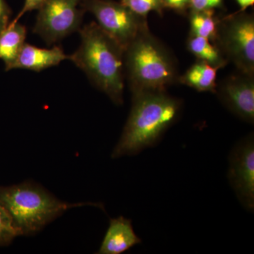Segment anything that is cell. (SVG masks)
Segmentation results:
<instances>
[{
	"label": "cell",
	"instance_id": "cell-1",
	"mask_svg": "<svg viewBox=\"0 0 254 254\" xmlns=\"http://www.w3.org/2000/svg\"><path fill=\"white\" fill-rule=\"evenodd\" d=\"M129 116L112 158L138 154L156 144L181 115L182 101L166 90L133 92Z\"/></svg>",
	"mask_w": 254,
	"mask_h": 254
},
{
	"label": "cell",
	"instance_id": "cell-2",
	"mask_svg": "<svg viewBox=\"0 0 254 254\" xmlns=\"http://www.w3.org/2000/svg\"><path fill=\"white\" fill-rule=\"evenodd\" d=\"M81 45L69 60L116 105L123 104L125 49L93 21L79 30Z\"/></svg>",
	"mask_w": 254,
	"mask_h": 254
},
{
	"label": "cell",
	"instance_id": "cell-3",
	"mask_svg": "<svg viewBox=\"0 0 254 254\" xmlns=\"http://www.w3.org/2000/svg\"><path fill=\"white\" fill-rule=\"evenodd\" d=\"M0 204L9 213L19 236L41 232L65 211L76 207L98 203H70L62 201L41 185L27 181L11 187H0Z\"/></svg>",
	"mask_w": 254,
	"mask_h": 254
},
{
	"label": "cell",
	"instance_id": "cell-4",
	"mask_svg": "<svg viewBox=\"0 0 254 254\" xmlns=\"http://www.w3.org/2000/svg\"><path fill=\"white\" fill-rule=\"evenodd\" d=\"M124 60L125 78L131 93L166 90L178 83L176 59L150 29L141 32L126 47Z\"/></svg>",
	"mask_w": 254,
	"mask_h": 254
},
{
	"label": "cell",
	"instance_id": "cell-5",
	"mask_svg": "<svg viewBox=\"0 0 254 254\" xmlns=\"http://www.w3.org/2000/svg\"><path fill=\"white\" fill-rule=\"evenodd\" d=\"M214 44L237 71L254 76V16L238 11L220 18Z\"/></svg>",
	"mask_w": 254,
	"mask_h": 254
},
{
	"label": "cell",
	"instance_id": "cell-6",
	"mask_svg": "<svg viewBox=\"0 0 254 254\" xmlns=\"http://www.w3.org/2000/svg\"><path fill=\"white\" fill-rule=\"evenodd\" d=\"M84 0H43L33 33L53 45L81 28Z\"/></svg>",
	"mask_w": 254,
	"mask_h": 254
},
{
	"label": "cell",
	"instance_id": "cell-7",
	"mask_svg": "<svg viewBox=\"0 0 254 254\" xmlns=\"http://www.w3.org/2000/svg\"><path fill=\"white\" fill-rule=\"evenodd\" d=\"M83 7L95 16L98 26L124 49L139 33L149 29L146 18L113 0H84Z\"/></svg>",
	"mask_w": 254,
	"mask_h": 254
},
{
	"label": "cell",
	"instance_id": "cell-8",
	"mask_svg": "<svg viewBox=\"0 0 254 254\" xmlns=\"http://www.w3.org/2000/svg\"><path fill=\"white\" fill-rule=\"evenodd\" d=\"M228 179L242 205L254 208V139L253 133L241 140L230 157Z\"/></svg>",
	"mask_w": 254,
	"mask_h": 254
},
{
	"label": "cell",
	"instance_id": "cell-9",
	"mask_svg": "<svg viewBox=\"0 0 254 254\" xmlns=\"http://www.w3.org/2000/svg\"><path fill=\"white\" fill-rule=\"evenodd\" d=\"M215 94L224 106L246 123L254 122V76L240 72L217 83Z\"/></svg>",
	"mask_w": 254,
	"mask_h": 254
},
{
	"label": "cell",
	"instance_id": "cell-10",
	"mask_svg": "<svg viewBox=\"0 0 254 254\" xmlns=\"http://www.w3.org/2000/svg\"><path fill=\"white\" fill-rule=\"evenodd\" d=\"M66 60H69V55L65 54L60 46H55L48 49L25 43L11 69L22 68L41 72L46 68L58 66Z\"/></svg>",
	"mask_w": 254,
	"mask_h": 254
},
{
	"label": "cell",
	"instance_id": "cell-11",
	"mask_svg": "<svg viewBox=\"0 0 254 254\" xmlns=\"http://www.w3.org/2000/svg\"><path fill=\"white\" fill-rule=\"evenodd\" d=\"M141 242L133 230L131 220L120 216L110 220V226L97 254H121Z\"/></svg>",
	"mask_w": 254,
	"mask_h": 254
},
{
	"label": "cell",
	"instance_id": "cell-12",
	"mask_svg": "<svg viewBox=\"0 0 254 254\" xmlns=\"http://www.w3.org/2000/svg\"><path fill=\"white\" fill-rule=\"evenodd\" d=\"M27 29L18 22H10L0 33V60L5 64V71L11 70L20 50L25 43Z\"/></svg>",
	"mask_w": 254,
	"mask_h": 254
},
{
	"label": "cell",
	"instance_id": "cell-13",
	"mask_svg": "<svg viewBox=\"0 0 254 254\" xmlns=\"http://www.w3.org/2000/svg\"><path fill=\"white\" fill-rule=\"evenodd\" d=\"M220 68L197 60L186 72L179 76L178 83L198 92L215 93L217 87V72Z\"/></svg>",
	"mask_w": 254,
	"mask_h": 254
},
{
	"label": "cell",
	"instance_id": "cell-14",
	"mask_svg": "<svg viewBox=\"0 0 254 254\" xmlns=\"http://www.w3.org/2000/svg\"><path fill=\"white\" fill-rule=\"evenodd\" d=\"M187 48L197 60L220 69L229 63L220 48L208 38L190 34L187 41Z\"/></svg>",
	"mask_w": 254,
	"mask_h": 254
},
{
	"label": "cell",
	"instance_id": "cell-15",
	"mask_svg": "<svg viewBox=\"0 0 254 254\" xmlns=\"http://www.w3.org/2000/svg\"><path fill=\"white\" fill-rule=\"evenodd\" d=\"M188 16L190 23V34L208 38L214 43L220 20L215 14V10L190 11Z\"/></svg>",
	"mask_w": 254,
	"mask_h": 254
},
{
	"label": "cell",
	"instance_id": "cell-16",
	"mask_svg": "<svg viewBox=\"0 0 254 254\" xmlns=\"http://www.w3.org/2000/svg\"><path fill=\"white\" fill-rule=\"evenodd\" d=\"M120 3L135 14L146 18L151 11L162 16L165 9L161 0H120Z\"/></svg>",
	"mask_w": 254,
	"mask_h": 254
},
{
	"label": "cell",
	"instance_id": "cell-17",
	"mask_svg": "<svg viewBox=\"0 0 254 254\" xmlns=\"http://www.w3.org/2000/svg\"><path fill=\"white\" fill-rule=\"evenodd\" d=\"M18 236L9 213L0 204V246L9 245Z\"/></svg>",
	"mask_w": 254,
	"mask_h": 254
},
{
	"label": "cell",
	"instance_id": "cell-18",
	"mask_svg": "<svg viewBox=\"0 0 254 254\" xmlns=\"http://www.w3.org/2000/svg\"><path fill=\"white\" fill-rule=\"evenodd\" d=\"M223 6L224 0H190V11L215 10Z\"/></svg>",
	"mask_w": 254,
	"mask_h": 254
},
{
	"label": "cell",
	"instance_id": "cell-19",
	"mask_svg": "<svg viewBox=\"0 0 254 254\" xmlns=\"http://www.w3.org/2000/svg\"><path fill=\"white\" fill-rule=\"evenodd\" d=\"M165 9L173 10L177 14H188L190 0H161Z\"/></svg>",
	"mask_w": 254,
	"mask_h": 254
},
{
	"label": "cell",
	"instance_id": "cell-20",
	"mask_svg": "<svg viewBox=\"0 0 254 254\" xmlns=\"http://www.w3.org/2000/svg\"><path fill=\"white\" fill-rule=\"evenodd\" d=\"M43 1V0H25L22 9L11 22L17 23L20 18L22 17L23 15L26 14V13L29 12V11L31 12L33 10H38L41 6Z\"/></svg>",
	"mask_w": 254,
	"mask_h": 254
},
{
	"label": "cell",
	"instance_id": "cell-21",
	"mask_svg": "<svg viewBox=\"0 0 254 254\" xmlns=\"http://www.w3.org/2000/svg\"><path fill=\"white\" fill-rule=\"evenodd\" d=\"M11 10L6 4L5 0H0V33L10 23Z\"/></svg>",
	"mask_w": 254,
	"mask_h": 254
},
{
	"label": "cell",
	"instance_id": "cell-22",
	"mask_svg": "<svg viewBox=\"0 0 254 254\" xmlns=\"http://www.w3.org/2000/svg\"><path fill=\"white\" fill-rule=\"evenodd\" d=\"M236 1L240 6V11H245L254 4V0H236Z\"/></svg>",
	"mask_w": 254,
	"mask_h": 254
}]
</instances>
